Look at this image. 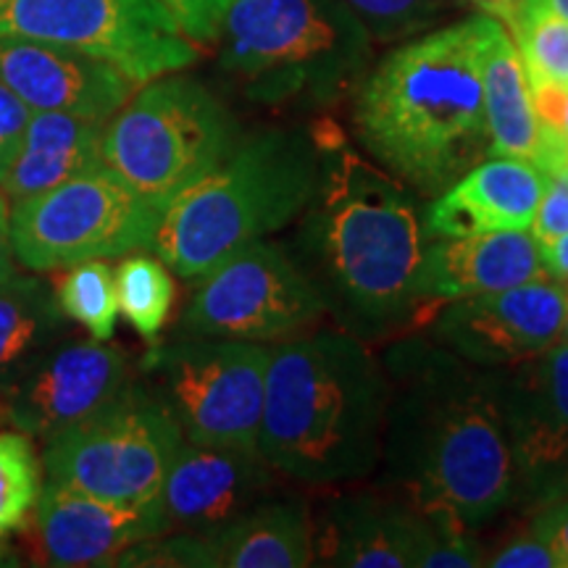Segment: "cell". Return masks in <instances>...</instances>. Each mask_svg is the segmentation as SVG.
<instances>
[{
	"instance_id": "52a82bcc",
	"label": "cell",
	"mask_w": 568,
	"mask_h": 568,
	"mask_svg": "<svg viewBox=\"0 0 568 568\" xmlns=\"http://www.w3.org/2000/svg\"><path fill=\"white\" fill-rule=\"evenodd\" d=\"M237 119L205 84L174 74L140 92L105 122L103 163L134 193L166 211L222 166L237 142Z\"/></svg>"
},
{
	"instance_id": "4316f807",
	"label": "cell",
	"mask_w": 568,
	"mask_h": 568,
	"mask_svg": "<svg viewBox=\"0 0 568 568\" xmlns=\"http://www.w3.org/2000/svg\"><path fill=\"white\" fill-rule=\"evenodd\" d=\"M506 30L527 71L529 88H568V19L548 9L545 0H531L527 9L508 21Z\"/></svg>"
},
{
	"instance_id": "ee69618b",
	"label": "cell",
	"mask_w": 568,
	"mask_h": 568,
	"mask_svg": "<svg viewBox=\"0 0 568 568\" xmlns=\"http://www.w3.org/2000/svg\"><path fill=\"white\" fill-rule=\"evenodd\" d=\"M0 195H3V193H0Z\"/></svg>"
},
{
	"instance_id": "d4e9b609",
	"label": "cell",
	"mask_w": 568,
	"mask_h": 568,
	"mask_svg": "<svg viewBox=\"0 0 568 568\" xmlns=\"http://www.w3.org/2000/svg\"><path fill=\"white\" fill-rule=\"evenodd\" d=\"M69 318L40 276L13 274L0 284V389L67 337Z\"/></svg>"
},
{
	"instance_id": "cb8c5ba5",
	"label": "cell",
	"mask_w": 568,
	"mask_h": 568,
	"mask_svg": "<svg viewBox=\"0 0 568 568\" xmlns=\"http://www.w3.org/2000/svg\"><path fill=\"white\" fill-rule=\"evenodd\" d=\"M481 88L489 132V155L537 161L542 145L527 71L510 34L500 21L487 17L481 48Z\"/></svg>"
},
{
	"instance_id": "2e32d148",
	"label": "cell",
	"mask_w": 568,
	"mask_h": 568,
	"mask_svg": "<svg viewBox=\"0 0 568 568\" xmlns=\"http://www.w3.org/2000/svg\"><path fill=\"white\" fill-rule=\"evenodd\" d=\"M276 471L255 447L182 443L161 487L169 531L226 527L280 489Z\"/></svg>"
},
{
	"instance_id": "7c38bea8",
	"label": "cell",
	"mask_w": 568,
	"mask_h": 568,
	"mask_svg": "<svg viewBox=\"0 0 568 568\" xmlns=\"http://www.w3.org/2000/svg\"><path fill=\"white\" fill-rule=\"evenodd\" d=\"M182 332L245 343H284L326 316L324 297L284 247L264 240L226 255L197 276Z\"/></svg>"
},
{
	"instance_id": "30bf717a",
	"label": "cell",
	"mask_w": 568,
	"mask_h": 568,
	"mask_svg": "<svg viewBox=\"0 0 568 568\" xmlns=\"http://www.w3.org/2000/svg\"><path fill=\"white\" fill-rule=\"evenodd\" d=\"M184 443L169 410L140 382L109 406L48 443V481L116 506H145L161 497L169 466Z\"/></svg>"
},
{
	"instance_id": "484cf974",
	"label": "cell",
	"mask_w": 568,
	"mask_h": 568,
	"mask_svg": "<svg viewBox=\"0 0 568 568\" xmlns=\"http://www.w3.org/2000/svg\"><path fill=\"white\" fill-rule=\"evenodd\" d=\"M113 282H116L119 314L140 337L153 343L166 326L176 297V284L169 266L159 255L126 253L113 274Z\"/></svg>"
},
{
	"instance_id": "60d3db41",
	"label": "cell",
	"mask_w": 568,
	"mask_h": 568,
	"mask_svg": "<svg viewBox=\"0 0 568 568\" xmlns=\"http://www.w3.org/2000/svg\"><path fill=\"white\" fill-rule=\"evenodd\" d=\"M560 337L568 343V301H566V316H564V332H560Z\"/></svg>"
},
{
	"instance_id": "7a4b0ae2",
	"label": "cell",
	"mask_w": 568,
	"mask_h": 568,
	"mask_svg": "<svg viewBox=\"0 0 568 568\" xmlns=\"http://www.w3.org/2000/svg\"><path fill=\"white\" fill-rule=\"evenodd\" d=\"M322 180L297 232V266L326 314L355 337H382L424 318L418 272L429 234L408 184L364 159L329 119L311 122Z\"/></svg>"
},
{
	"instance_id": "d590c367",
	"label": "cell",
	"mask_w": 568,
	"mask_h": 568,
	"mask_svg": "<svg viewBox=\"0 0 568 568\" xmlns=\"http://www.w3.org/2000/svg\"><path fill=\"white\" fill-rule=\"evenodd\" d=\"M531 529L558 552L560 564L568 568V497H564V500H552L550 506L531 521Z\"/></svg>"
},
{
	"instance_id": "ba28073f",
	"label": "cell",
	"mask_w": 568,
	"mask_h": 568,
	"mask_svg": "<svg viewBox=\"0 0 568 568\" xmlns=\"http://www.w3.org/2000/svg\"><path fill=\"white\" fill-rule=\"evenodd\" d=\"M268 355L264 343L184 335L142 355L140 385L169 410L184 443L255 447Z\"/></svg>"
},
{
	"instance_id": "603a6c76",
	"label": "cell",
	"mask_w": 568,
	"mask_h": 568,
	"mask_svg": "<svg viewBox=\"0 0 568 568\" xmlns=\"http://www.w3.org/2000/svg\"><path fill=\"white\" fill-rule=\"evenodd\" d=\"M103 130L101 119L32 111L21 151L0 184V193L6 201L19 203L103 166Z\"/></svg>"
},
{
	"instance_id": "8d00e7d4",
	"label": "cell",
	"mask_w": 568,
	"mask_h": 568,
	"mask_svg": "<svg viewBox=\"0 0 568 568\" xmlns=\"http://www.w3.org/2000/svg\"><path fill=\"white\" fill-rule=\"evenodd\" d=\"M539 255H542L545 274H548L550 280L564 284V287L568 290V234L558 237L552 245L539 247Z\"/></svg>"
},
{
	"instance_id": "6da1fadb",
	"label": "cell",
	"mask_w": 568,
	"mask_h": 568,
	"mask_svg": "<svg viewBox=\"0 0 568 568\" xmlns=\"http://www.w3.org/2000/svg\"><path fill=\"white\" fill-rule=\"evenodd\" d=\"M382 366L387 410L376 471L410 508L485 527L521 493L495 368L422 337L395 343Z\"/></svg>"
},
{
	"instance_id": "5bb4252c",
	"label": "cell",
	"mask_w": 568,
	"mask_h": 568,
	"mask_svg": "<svg viewBox=\"0 0 568 568\" xmlns=\"http://www.w3.org/2000/svg\"><path fill=\"white\" fill-rule=\"evenodd\" d=\"M566 301L568 290L550 276L460 297L435 316L432 337L474 366H516L558 343Z\"/></svg>"
},
{
	"instance_id": "d6a6232c",
	"label": "cell",
	"mask_w": 568,
	"mask_h": 568,
	"mask_svg": "<svg viewBox=\"0 0 568 568\" xmlns=\"http://www.w3.org/2000/svg\"><path fill=\"white\" fill-rule=\"evenodd\" d=\"M166 11L172 13L176 27L195 45L216 42L226 11L232 9L234 0H161Z\"/></svg>"
},
{
	"instance_id": "7bdbcfd3",
	"label": "cell",
	"mask_w": 568,
	"mask_h": 568,
	"mask_svg": "<svg viewBox=\"0 0 568 568\" xmlns=\"http://www.w3.org/2000/svg\"><path fill=\"white\" fill-rule=\"evenodd\" d=\"M0 3H6V0H0Z\"/></svg>"
},
{
	"instance_id": "ac0fdd59",
	"label": "cell",
	"mask_w": 568,
	"mask_h": 568,
	"mask_svg": "<svg viewBox=\"0 0 568 568\" xmlns=\"http://www.w3.org/2000/svg\"><path fill=\"white\" fill-rule=\"evenodd\" d=\"M0 82L9 84L32 111H59L101 122H109L138 90L111 63L53 42L21 38H0Z\"/></svg>"
},
{
	"instance_id": "4fadbf2b",
	"label": "cell",
	"mask_w": 568,
	"mask_h": 568,
	"mask_svg": "<svg viewBox=\"0 0 568 568\" xmlns=\"http://www.w3.org/2000/svg\"><path fill=\"white\" fill-rule=\"evenodd\" d=\"M130 382V361L119 347L95 337H63L3 387L0 418L27 437L51 443L109 406Z\"/></svg>"
},
{
	"instance_id": "ffe728a7",
	"label": "cell",
	"mask_w": 568,
	"mask_h": 568,
	"mask_svg": "<svg viewBox=\"0 0 568 568\" xmlns=\"http://www.w3.org/2000/svg\"><path fill=\"white\" fill-rule=\"evenodd\" d=\"M545 190V172L524 159L495 155L435 195L424 209V230L435 237L529 230Z\"/></svg>"
},
{
	"instance_id": "83f0119b",
	"label": "cell",
	"mask_w": 568,
	"mask_h": 568,
	"mask_svg": "<svg viewBox=\"0 0 568 568\" xmlns=\"http://www.w3.org/2000/svg\"><path fill=\"white\" fill-rule=\"evenodd\" d=\"M55 301L69 322H77L95 339H111L116 329V282L105 261L69 266L55 287Z\"/></svg>"
},
{
	"instance_id": "e0dca14e",
	"label": "cell",
	"mask_w": 568,
	"mask_h": 568,
	"mask_svg": "<svg viewBox=\"0 0 568 568\" xmlns=\"http://www.w3.org/2000/svg\"><path fill=\"white\" fill-rule=\"evenodd\" d=\"M34 548L48 566H113L132 545L163 535L161 500L116 506L45 481L30 516Z\"/></svg>"
},
{
	"instance_id": "9c48e42d",
	"label": "cell",
	"mask_w": 568,
	"mask_h": 568,
	"mask_svg": "<svg viewBox=\"0 0 568 568\" xmlns=\"http://www.w3.org/2000/svg\"><path fill=\"white\" fill-rule=\"evenodd\" d=\"M161 213L103 163L13 203V258L30 272L122 258L153 245Z\"/></svg>"
},
{
	"instance_id": "836d02e7",
	"label": "cell",
	"mask_w": 568,
	"mask_h": 568,
	"mask_svg": "<svg viewBox=\"0 0 568 568\" xmlns=\"http://www.w3.org/2000/svg\"><path fill=\"white\" fill-rule=\"evenodd\" d=\"M32 109L13 92L9 84L0 82V184L17 161L30 126Z\"/></svg>"
},
{
	"instance_id": "f35d334b",
	"label": "cell",
	"mask_w": 568,
	"mask_h": 568,
	"mask_svg": "<svg viewBox=\"0 0 568 568\" xmlns=\"http://www.w3.org/2000/svg\"><path fill=\"white\" fill-rule=\"evenodd\" d=\"M466 3H471L474 9H479L485 17H493L506 27L518 11L527 9L531 0H466Z\"/></svg>"
},
{
	"instance_id": "7402d4cb",
	"label": "cell",
	"mask_w": 568,
	"mask_h": 568,
	"mask_svg": "<svg viewBox=\"0 0 568 568\" xmlns=\"http://www.w3.org/2000/svg\"><path fill=\"white\" fill-rule=\"evenodd\" d=\"M205 535L211 568H305L314 564V521L303 497H272Z\"/></svg>"
},
{
	"instance_id": "1f68e13d",
	"label": "cell",
	"mask_w": 568,
	"mask_h": 568,
	"mask_svg": "<svg viewBox=\"0 0 568 568\" xmlns=\"http://www.w3.org/2000/svg\"><path fill=\"white\" fill-rule=\"evenodd\" d=\"M529 230L539 247L568 234V166L545 174V190Z\"/></svg>"
},
{
	"instance_id": "44dd1931",
	"label": "cell",
	"mask_w": 568,
	"mask_h": 568,
	"mask_svg": "<svg viewBox=\"0 0 568 568\" xmlns=\"http://www.w3.org/2000/svg\"><path fill=\"white\" fill-rule=\"evenodd\" d=\"M545 274L542 255L529 230L435 237L426 243L418 293L426 305L460 301L516 287Z\"/></svg>"
},
{
	"instance_id": "74e56055",
	"label": "cell",
	"mask_w": 568,
	"mask_h": 568,
	"mask_svg": "<svg viewBox=\"0 0 568 568\" xmlns=\"http://www.w3.org/2000/svg\"><path fill=\"white\" fill-rule=\"evenodd\" d=\"M13 247H11V211L6 195H0V284L9 282L17 268H13Z\"/></svg>"
},
{
	"instance_id": "277c9868",
	"label": "cell",
	"mask_w": 568,
	"mask_h": 568,
	"mask_svg": "<svg viewBox=\"0 0 568 568\" xmlns=\"http://www.w3.org/2000/svg\"><path fill=\"white\" fill-rule=\"evenodd\" d=\"M387 374L361 337L322 329L272 347L255 450L303 485H351L376 474Z\"/></svg>"
},
{
	"instance_id": "5b68a950",
	"label": "cell",
	"mask_w": 568,
	"mask_h": 568,
	"mask_svg": "<svg viewBox=\"0 0 568 568\" xmlns=\"http://www.w3.org/2000/svg\"><path fill=\"white\" fill-rule=\"evenodd\" d=\"M318 180L322 155L311 124L255 132L161 213L151 247L174 274L197 280L301 219Z\"/></svg>"
},
{
	"instance_id": "9a60e30c",
	"label": "cell",
	"mask_w": 568,
	"mask_h": 568,
	"mask_svg": "<svg viewBox=\"0 0 568 568\" xmlns=\"http://www.w3.org/2000/svg\"><path fill=\"white\" fill-rule=\"evenodd\" d=\"M495 382L518 468V495L556 497L568 474V343L495 368Z\"/></svg>"
},
{
	"instance_id": "b9f144b4",
	"label": "cell",
	"mask_w": 568,
	"mask_h": 568,
	"mask_svg": "<svg viewBox=\"0 0 568 568\" xmlns=\"http://www.w3.org/2000/svg\"><path fill=\"white\" fill-rule=\"evenodd\" d=\"M564 485L568 487V474H566V477H564V481H560V487H564ZM560 487H558V489H560Z\"/></svg>"
},
{
	"instance_id": "f1b7e54d",
	"label": "cell",
	"mask_w": 568,
	"mask_h": 568,
	"mask_svg": "<svg viewBox=\"0 0 568 568\" xmlns=\"http://www.w3.org/2000/svg\"><path fill=\"white\" fill-rule=\"evenodd\" d=\"M42 489L40 458L24 432L0 435V542L27 529Z\"/></svg>"
},
{
	"instance_id": "8992f818",
	"label": "cell",
	"mask_w": 568,
	"mask_h": 568,
	"mask_svg": "<svg viewBox=\"0 0 568 568\" xmlns=\"http://www.w3.org/2000/svg\"><path fill=\"white\" fill-rule=\"evenodd\" d=\"M219 63L247 101L318 111L355 95L374 40L343 0H234Z\"/></svg>"
},
{
	"instance_id": "4dcf8cb0",
	"label": "cell",
	"mask_w": 568,
	"mask_h": 568,
	"mask_svg": "<svg viewBox=\"0 0 568 568\" xmlns=\"http://www.w3.org/2000/svg\"><path fill=\"white\" fill-rule=\"evenodd\" d=\"M418 568H477L485 566L479 539L460 518L443 510H418Z\"/></svg>"
},
{
	"instance_id": "ab89813d",
	"label": "cell",
	"mask_w": 568,
	"mask_h": 568,
	"mask_svg": "<svg viewBox=\"0 0 568 568\" xmlns=\"http://www.w3.org/2000/svg\"><path fill=\"white\" fill-rule=\"evenodd\" d=\"M548 3V9H552L558 13V17L568 19V0H545Z\"/></svg>"
},
{
	"instance_id": "3957f363",
	"label": "cell",
	"mask_w": 568,
	"mask_h": 568,
	"mask_svg": "<svg viewBox=\"0 0 568 568\" xmlns=\"http://www.w3.org/2000/svg\"><path fill=\"white\" fill-rule=\"evenodd\" d=\"M485 30L487 17L477 13L410 38L355 90V138L416 193L439 195L489 155Z\"/></svg>"
},
{
	"instance_id": "d6986e66",
	"label": "cell",
	"mask_w": 568,
	"mask_h": 568,
	"mask_svg": "<svg viewBox=\"0 0 568 568\" xmlns=\"http://www.w3.org/2000/svg\"><path fill=\"white\" fill-rule=\"evenodd\" d=\"M314 521V564L337 568H410L418 552V510L400 497L339 493Z\"/></svg>"
},
{
	"instance_id": "f546056e",
	"label": "cell",
	"mask_w": 568,
	"mask_h": 568,
	"mask_svg": "<svg viewBox=\"0 0 568 568\" xmlns=\"http://www.w3.org/2000/svg\"><path fill=\"white\" fill-rule=\"evenodd\" d=\"M374 42H400L437 30L464 0H343Z\"/></svg>"
},
{
	"instance_id": "8fae6325",
	"label": "cell",
	"mask_w": 568,
	"mask_h": 568,
	"mask_svg": "<svg viewBox=\"0 0 568 568\" xmlns=\"http://www.w3.org/2000/svg\"><path fill=\"white\" fill-rule=\"evenodd\" d=\"M0 38L88 53L138 88L197 61L195 42L184 38L161 0H6Z\"/></svg>"
},
{
	"instance_id": "e575fe53",
	"label": "cell",
	"mask_w": 568,
	"mask_h": 568,
	"mask_svg": "<svg viewBox=\"0 0 568 568\" xmlns=\"http://www.w3.org/2000/svg\"><path fill=\"white\" fill-rule=\"evenodd\" d=\"M485 566L493 568H564L558 552L537 535L535 529H527L524 535L508 539L500 550L485 558Z\"/></svg>"
}]
</instances>
